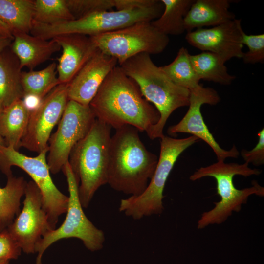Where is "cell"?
Returning <instances> with one entry per match:
<instances>
[{
	"label": "cell",
	"mask_w": 264,
	"mask_h": 264,
	"mask_svg": "<svg viewBox=\"0 0 264 264\" xmlns=\"http://www.w3.org/2000/svg\"><path fill=\"white\" fill-rule=\"evenodd\" d=\"M68 86V84L58 85L30 112L21 147L38 154L48 149L52 130L59 122L69 100Z\"/></svg>",
	"instance_id": "cell-13"
},
{
	"label": "cell",
	"mask_w": 264,
	"mask_h": 264,
	"mask_svg": "<svg viewBox=\"0 0 264 264\" xmlns=\"http://www.w3.org/2000/svg\"><path fill=\"white\" fill-rule=\"evenodd\" d=\"M117 60L99 49L68 83L69 100L89 105Z\"/></svg>",
	"instance_id": "cell-16"
},
{
	"label": "cell",
	"mask_w": 264,
	"mask_h": 264,
	"mask_svg": "<svg viewBox=\"0 0 264 264\" xmlns=\"http://www.w3.org/2000/svg\"><path fill=\"white\" fill-rule=\"evenodd\" d=\"M261 173L259 169L249 168L246 162L239 164L218 161L197 170L190 176V179L196 181L207 176L214 178L217 182V194L220 198L219 202L214 203L215 206L213 209L202 214L198 222V229L224 222L233 212L240 211L242 205L246 203L249 197L252 195L263 197L264 188L257 181H253L251 187L238 189L233 181L236 175L246 177L258 176Z\"/></svg>",
	"instance_id": "cell-5"
},
{
	"label": "cell",
	"mask_w": 264,
	"mask_h": 264,
	"mask_svg": "<svg viewBox=\"0 0 264 264\" xmlns=\"http://www.w3.org/2000/svg\"><path fill=\"white\" fill-rule=\"evenodd\" d=\"M138 85L143 97L152 103L160 114L158 122L147 133L154 140L162 138L170 115L176 109L189 104L190 90L175 84L152 61L150 55L137 54L119 66Z\"/></svg>",
	"instance_id": "cell-3"
},
{
	"label": "cell",
	"mask_w": 264,
	"mask_h": 264,
	"mask_svg": "<svg viewBox=\"0 0 264 264\" xmlns=\"http://www.w3.org/2000/svg\"><path fill=\"white\" fill-rule=\"evenodd\" d=\"M75 19L101 11L110 10L114 7L113 0H66Z\"/></svg>",
	"instance_id": "cell-29"
},
{
	"label": "cell",
	"mask_w": 264,
	"mask_h": 264,
	"mask_svg": "<svg viewBox=\"0 0 264 264\" xmlns=\"http://www.w3.org/2000/svg\"><path fill=\"white\" fill-rule=\"evenodd\" d=\"M48 149L35 157H29L5 145L0 147V170L8 177L12 175L11 167L17 166L25 171L39 188L43 204L49 222L54 230L60 215L66 213L68 196L63 194L55 186L50 175L47 162Z\"/></svg>",
	"instance_id": "cell-9"
},
{
	"label": "cell",
	"mask_w": 264,
	"mask_h": 264,
	"mask_svg": "<svg viewBox=\"0 0 264 264\" xmlns=\"http://www.w3.org/2000/svg\"><path fill=\"white\" fill-rule=\"evenodd\" d=\"M138 131L130 125L117 129L111 136L110 145L107 184L130 196H138L145 191L158 159L146 149Z\"/></svg>",
	"instance_id": "cell-2"
},
{
	"label": "cell",
	"mask_w": 264,
	"mask_h": 264,
	"mask_svg": "<svg viewBox=\"0 0 264 264\" xmlns=\"http://www.w3.org/2000/svg\"><path fill=\"white\" fill-rule=\"evenodd\" d=\"M163 10L157 19L151 22L152 25L168 36L179 35L185 31L184 18L194 0H161Z\"/></svg>",
	"instance_id": "cell-23"
},
{
	"label": "cell",
	"mask_w": 264,
	"mask_h": 264,
	"mask_svg": "<svg viewBox=\"0 0 264 264\" xmlns=\"http://www.w3.org/2000/svg\"><path fill=\"white\" fill-rule=\"evenodd\" d=\"M258 142L255 147L251 150L243 149L241 155L245 162L251 163L255 166L264 164V129L263 128L258 133Z\"/></svg>",
	"instance_id": "cell-32"
},
{
	"label": "cell",
	"mask_w": 264,
	"mask_h": 264,
	"mask_svg": "<svg viewBox=\"0 0 264 264\" xmlns=\"http://www.w3.org/2000/svg\"><path fill=\"white\" fill-rule=\"evenodd\" d=\"M89 106L96 119L116 130L126 125L147 133L159 120L155 107L119 66L108 75Z\"/></svg>",
	"instance_id": "cell-1"
},
{
	"label": "cell",
	"mask_w": 264,
	"mask_h": 264,
	"mask_svg": "<svg viewBox=\"0 0 264 264\" xmlns=\"http://www.w3.org/2000/svg\"><path fill=\"white\" fill-rule=\"evenodd\" d=\"M56 68L57 64L53 62L40 70L22 72L21 83L24 96L32 95L43 99L60 84L56 76Z\"/></svg>",
	"instance_id": "cell-26"
},
{
	"label": "cell",
	"mask_w": 264,
	"mask_h": 264,
	"mask_svg": "<svg viewBox=\"0 0 264 264\" xmlns=\"http://www.w3.org/2000/svg\"><path fill=\"white\" fill-rule=\"evenodd\" d=\"M12 51L18 59L22 69L30 70L49 59L61 47L53 39L44 40L27 33H17L13 36Z\"/></svg>",
	"instance_id": "cell-19"
},
{
	"label": "cell",
	"mask_w": 264,
	"mask_h": 264,
	"mask_svg": "<svg viewBox=\"0 0 264 264\" xmlns=\"http://www.w3.org/2000/svg\"><path fill=\"white\" fill-rule=\"evenodd\" d=\"M30 113L22 99L4 108L0 115V133L5 146L18 151L27 127Z\"/></svg>",
	"instance_id": "cell-20"
},
{
	"label": "cell",
	"mask_w": 264,
	"mask_h": 264,
	"mask_svg": "<svg viewBox=\"0 0 264 264\" xmlns=\"http://www.w3.org/2000/svg\"><path fill=\"white\" fill-rule=\"evenodd\" d=\"M4 109V107L3 106V105H2V104L1 103V102L0 101V115Z\"/></svg>",
	"instance_id": "cell-38"
},
{
	"label": "cell",
	"mask_w": 264,
	"mask_h": 264,
	"mask_svg": "<svg viewBox=\"0 0 264 264\" xmlns=\"http://www.w3.org/2000/svg\"><path fill=\"white\" fill-rule=\"evenodd\" d=\"M4 145H5L4 140L0 133V147Z\"/></svg>",
	"instance_id": "cell-36"
},
{
	"label": "cell",
	"mask_w": 264,
	"mask_h": 264,
	"mask_svg": "<svg viewBox=\"0 0 264 264\" xmlns=\"http://www.w3.org/2000/svg\"><path fill=\"white\" fill-rule=\"evenodd\" d=\"M190 55L187 48L182 47L173 62L160 66L175 84L190 91L197 88L200 80L193 67Z\"/></svg>",
	"instance_id": "cell-27"
},
{
	"label": "cell",
	"mask_w": 264,
	"mask_h": 264,
	"mask_svg": "<svg viewBox=\"0 0 264 264\" xmlns=\"http://www.w3.org/2000/svg\"><path fill=\"white\" fill-rule=\"evenodd\" d=\"M111 128L96 119L88 134L70 154L68 162L79 183L83 208H87L97 190L107 184Z\"/></svg>",
	"instance_id": "cell-4"
},
{
	"label": "cell",
	"mask_w": 264,
	"mask_h": 264,
	"mask_svg": "<svg viewBox=\"0 0 264 264\" xmlns=\"http://www.w3.org/2000/svg\"><path fill=\"white\" fill-rule=\"evenodd\" d=\"M163 8L160 0L156 5L149 8L98 11L56 24L46 25L33 22L30 33L32 35L44 40L72 33L92 36L115 31L140 22H152L159 17Z\"/></svg>",
	"instance_id": "cell-6"
},
{
	"label": "cell",
	"mask_w": 264,
	"mask_h": 264,
	"mask_svg": "<svg viewBox=\"0 0 264 264\" xmlns=\"http://www.w3.org/2000/svg\"><path fill=\"white\" fill-rule=\"evenodd\" d=\"M190 60L200 80L229 85L236 78L228 73L225 62L214 53L203 51L198 54L190 55Z\"/></svg>",
	"instance_id": "cell-25"
},
{
	"label": "cell",
	"mask_w": 264,
	"mask_h": 264,
	"mask_svg": "<svg viewBox=\"0 0 264 264\" xmlns=\"http://www.w3.org/2000/svg\"><path fill=\"white\" fill-rule=\"evenodd\" d=\"M96 120L89 105L68 100L56 132L50 137L47 162L56 174L68 162L74 146L89 132Z\"/></svg>",
	"instance_id": "cell-11"
},
{
	"label": "cell",
	"mask_w": 264,
	"mask_h": 264,
	"mask_svg": "<svg viewBox=\"0 0 264 264\" xmlns=\"http://www.w3.org/2000/svg\"><path fill=\"white\" fill-rule=\"evenodd\" d=\"M34 0H0V20L13 32H30L33 24Z\"/></svg>",
	"instance_id": "cell-22"
},
{
	"label": "cell",
	"mask_w": 264,
	"mask_h": 264,
	"mask_svg": "<svg viewBox=\"0 0 264 264\" xmlns=\"http://www.w3.org/2000/svg\"><path fill=\"white\" fill-rule=\"evenodd\" d=\"M159 1V0H113V3L116 10H126L151 7Z\"/></svg>",
	"instance_id": "cell-33"
},
{
	"label": "cell",
	"mask_w": 264,
	"mask_h": 264,
	"mask_svg": "<svg viewBox=\"0 0 264 264\" xmlns=\"http://www.w3.org/2000/svg\"><path fill=\"white\" fill-rule=\"evenodd\" d=\"M27 182L23 177H7L6 186L0 187V232L6 229L20 212V200Z\"/></svg>",
	"instance_id": "cell-24"
},
{
	"label": "cell",
	"mask_w": 264,
	"mask_h": 264,
	"mask_svg": "<svg viewBox=\"0 0 264 264\" xmlns=\"http://www.w3.org/2000/svg\"><path fill=\"white\" fill-rule=\"evenodd\" d=\"M242 44L248 49L243 52L242 59L245 64H255L264 62V34L247 35L242 34Z\"/></svg>",
	"instance_id": "cell-30"
},
{
	"label": "cell",
	"mask_w": 264,
	"mask_h": 264,
	"mask_svg": "<svg viewBox=\"0 0 264 264\" xmlns=\"http://www.w3.org/2000/svg\"><path fill=\"white\" fill-rule=\"evenodd\" d=\"M74 20L66 0H34L33 22L53 25Z\"/></svg>",
	"instance_id": "cell-28"
},
{
	"label": "cell",
	"mask_w": 264,
	"mask_h": 264,
	"mask_svg": "<svg viewBox=\"0 0 264 264\" xmlns=\"http://www.w3.org/2000/svg\"><path fill=\"white\" fill-rule=\"evenodd\" d=\"M243 32L241 19H235L210 28L187 32L185 39L191 46L217 54L226 62L233 58H242Z\"/></svg>",
	"instance_id": "cell-15"
},
{
	"label": "cell",
	"mask_w": 264,
	"mask_h": 264,
	"mask_svg": "<svg viewBox=\"0 0 264 264\" xmlns=\"http://www.w3.org/2000/svg\"><path fill=\"white\" fill-rule=\"evenodd\" d=\"M0 264H9V260L6 259L0 260Z\"/></svg>",
	"instance_id": "cell-37"
},
{
	"label": "cell",
	"mask_w": 264,
	"mask_h": 264,
	"mask_svg": "<svg viewBox=\"0 0 264 264\" xmlns=\"http://www.w3.org/2000/svg\"><path fill=\"white\" fill-rule=\"evenodd\" d=\"M21 250L7 229L0 232V260L16 259L20 255Z\"/></svg>",
	"instance_id": "cell-31"
},
{
	"label": "cell",
	"mask_w": 264,
	"mask_h": 264,
	"mask_svg": "<svg viewBox=\"0 0 264 264\" xmlns=\"http://www.w3.org/2000/svg\"><path fill=\"white\" fill-rule=\"evenodd\" d=\"M220 100L214 89L199 85L190 91L188 110L176 124L170 126L167 132L170 135L178 133H186L201 139L207 144L216 154L218 161H224L228 157L237 158L239 152L234 145L229 150H225L216 142L206 124L201 112V107L204 104L215 105Z\"/></svg>",
	"instance_id": "cell-14"
},
{
	"label": "cell",
	"mask_w": 264,
	"mask_h": 264,
	"mask_svg": "<svg viewBox=\"0 0 264 264\" xmlns=\"http://www.w3.org/2000/svg\"><path fill=\"white\" fill-rule=\"evenodd\" d=\"M62 170L66 177L69 192L66 216L59 227L47 232L37 243L36 264H42V257L46 249L63 239H79L87 248L92 251L101 249L105 242L104 232L88 220L83 211L79 198V183L68 162L63 166Z\"/></svg>",
	"instance_id": "cell-8"
},
{
	"label": "cell",
	"mask_w": 264,
	"mask_h": 264,
	"mask_svg": "<svg viewBox=\"0 0 264 264\" xmlns=\"http://www.w3.org/2000/svg\"><path fill=\"white\" fill-rule=\"evenodd\" d=\"M160 139L157 164L146 189L138 196L120 201V212L134 220L163 212V191L168 176L180 154L199 140L193 135L181 139L164 135Z\"/></svg>",
	"instance_id": "cell-7"
},
{
	"label": "cell",
	"mask_w": 264,
	"mask_h": 264,
	"mask_svg": "<svg viewBox=\"0 0 264 264\" xmlns=\"http://www.w3.org/2000/svg\"><path fill=\"white\" fill-rule=\"evenodd\" d=\"M24 195L22 211L6 229L22 250L34 253L38 242L53 229L43 207L42 193L33 181L27 182Z\"/></svg>",
	"instance_id": "cell-12"
},
{
	"label": "cell",
	"mask_w": 264,
	"mask_h": 264,
	"mask_svg": "<svg viewBox=\"0 0 264 264\" xmlns=\"http://www.w3.org/2000/svg\"><path fill=\"white\" fill-rule=\"evenodd\" d=\"M19 61L12 55L0 53V101L5 107L24 96Z\"/></svg>",
	"instance_id": "cell-21"
},
{
	"label": "cell",
	"mask_w": 264,
	"mask_h": 264,
	"mask_svg": "<svg viewBox=\"0 0 264 264\" xmlns=\"http://www.w3.org/2000/svg\"><path fill=\"white\" fill-rule=\"evenodd\" d=\"M12 40L0 34V53L9 45Z\"/></svg>",
	"instance_id": "cell-35"
},
{
	"label": "cell",
	"mask_w": 264,
	"mask_h": 264,
	"mask_svg": "<svg viewBox=\"0 0 264 264\" xmlns=\"http://www.w3.org/2000/svg\"><path fill=\"white\" fill-rule=\"evenodd\" d=\"M231 0H194L184 20L187 32L204 26H216L236 19L229 11Z\"/></svg>",
	"instance_id": "cell-18"
},
{
	"label": "cell",
	"mask_w": 264,
	"mask_h": 264,
	"mask_svg": "<svg viewBox=\"0 0 264 264\" xmlns=\"http://www.w3.org/2000/svg\"><path fill=\"white\" fill-rule=\"evenodd\" d=\"M52 39L62 49L57 59L58 78L60 84H68L98 49L91 38L85 35L67 34Z\"/></svg>",
	"instance_id": "cell-17"
},
{
	"label": "cell",
	"mask_w": 264,
	"mask_h": 264,
	"mask_svg": "<svg viewBox=\"0 0 264 264\" xmlns=\"http://www.w3.org/2000/svg\"><path fill=\"white\" fill-rule=\"evenodd\" d=\"M89 37L100 51L114 57L119 66L140 53H161L169 43V37L159 32L149 21Z\"/></svg>",
	"instance_id": "cell-10"
},
{
	"label": "cell",
	"mask_w": 264,
	"mask_h": 264,
	"mask_svg": "<svg viewBox=\"0 0 264 264\" xmlns=\"http://www.w3.org/2000/svg\"><path fill=\"white\" fill-rule=\"evenodd\" d=\"M0 34L2 35L13 39V34L9 27L0 20Z\"/></svg>",
	"instance_id": "cell-34"
}]
</instances>
